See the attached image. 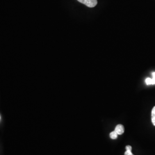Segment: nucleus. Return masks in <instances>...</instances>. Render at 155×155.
<instances>
[{
    "instance_id": "obj_3",
    "label": "nucleus",
    "mask_w": 155,
    "mask_h": 155,
    "mask_svg": "<svg viewBox=\"0 0 155 155\" xmlns=\"http://www.w3.org/2000/svg\"><path fill=\"white\" fill-rule=\"evenodd\" d=\"M152 78H148L145 79V83L147 85L155 84V72L152 73Z\"/></svg>"
},
{
    "instance_id": "obj_2",
    "label": "nucleus",
    "mask_w": 155,
    "mask_h": 155,
    "mask_svg": "<svg viewBox=\"0 0 155 155\" xmlns=\"http://www.w3.org/2000/svg\"><path fill=\"white\" fill-rule=\"evenodd\" d=\"M115 131L119 135L122 134L123 133H124V126L121 124L117 125L115 127Z\"/></svg>"
},
{
    "instance_id": "obj_4",
    "label": "nucleus",
    "mask_w": 155,
    "mask_h": 155,
    "mask_svg": "<svg viewBox=\"0 0 155 155\" xmlns=\"http://www.w3.org/2000/svg\"><path fill=\"white\" fill-rule=\"evenodd\" d=\"M151 120L153 125L155 127V106H154L152 110L151 113Z\"/></svg>"
},
{
    "instance_id": "obj_6",
    "label": "nucleus",
    "mask_w": 155,
    "mask_h": 155,
    "mask_svg": "<svg viewBox=\"0 0 155 155\" xmlns=\"http://www.w3.org/2000/svg\"><path fill=\"white\" fill-rule=\"evenodd\" d=\"M124 155H134L133 153H132V151H129V150H126V152H125V153H124Z\"/></svg>"
},
{
    "instance_id": "obj_1",
    "label": "nucleus",
    "mask_w": 155,
    "mask_h": 155,
    "mask_svg": "<svg viewBox=\"0 0 155 155\" xmlns=\"http://www.w3.org/2000/svg\"><path fill=\"white\" fill-rule=\"evenodd\" d=\"M78 1L89 8H94L98 4L97 0H78Z\"/></svg>"
},
{
    "instance_id": "obj_7",
    "label": "nucleus",
    "mask_w": 155,
    "mask_h": 155,
    "mask_svg": "<svg viewBox=\"0 0 155 155\" xmlns=\"http://www.w3.org/2000/svg\"><path fill=\"white\" fill-rule=\"evenodd\" d=\"M132 147L130 145H127L126 147V150H129V151H132Z\"/></svg>"
},
{
    "instance_id": "obj_8",
    "label": "nucleus",
    "mask_w": 155,
    "mask_h": 155,
    "mask_svg": "<svg viewBox=\"0 0 155 155\" xmlns=\"http://www.w3.org/2000/svg\"><path fill=\"white\" fill-rule=\"evenodd\" d=\"M0 118H1V117H0Z\"/></svg>"
},
{
    "instance_id": "obj_5",
    "label": "nucleus",
    "mask_w": 155,
    "mask_h": 155,
    "mask_svg": "<svg viewBox=\"0 0 155 155\" xmlns=\"http://www.w3.org/2000/svg\"><path fill=\"white\" fill-rule=\"evenodd\" d=\"M118 135V134L114 130V131L111 132L110 133V137L111 139L114 140V139H116L117 138Z\"/></svg>"
}]
</instances>
